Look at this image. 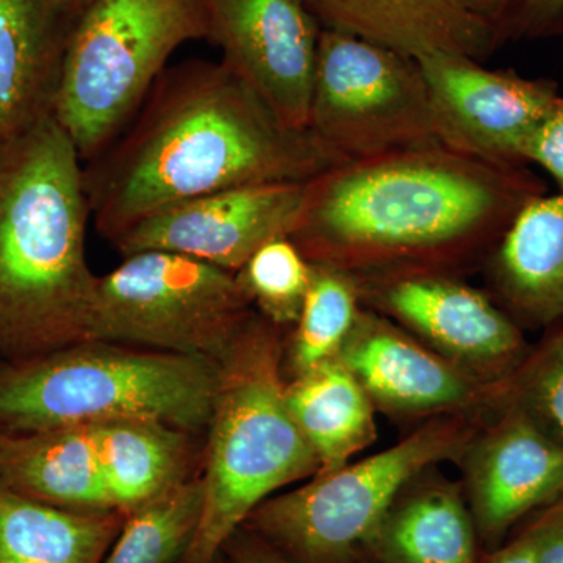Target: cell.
I'll return each mask as SVG.
<instances>
[{"instance_id":"obj_1","label":"cell","mask_w":563,"mask_h":563,"mask_svg":"<svg viewBox=\"0 0 563 563\" xmlns=\"http://www.w3.org/2000/svg\"><path fill=\"white\" fill-rule=\"evenodd\" d=\"M342 163L290 128L224 62L166 68L131 124L85 163L96 231L113 243L144 218L210 192L309 181Z\"/></svg>"},{"instance_id":"obj_2","label":"cell","mask_w":563,"mask_h":563,"mask_svg":"<svg viewBox=\"0 0 563 563\" xmlns=\"http://www.w3.org/2000/svg\"><path fill=\"white\" fill-rule=\"evenodd\" d=\"M544 195L526 166L476 161L443 146L336 163L306 181L291 240L312 263L426 269L493 247L526 203Z\"/></svg>"},{"instance_id":"obj_3","label":"cell","mask_w":563,"mask_h":563,"mask_svg":"<svg viewBox=\"0 0 563 563\" xmlns=\"http://www.w3.org/2000/svg\"><path fill=\"white\" fill-rule=\"evenodd\" d=\"M84 162L54 111L0 152V354L10 363L90 342Z\"/></svg>"},{"instance_id":"obj_4","label":"cell","mask_w":563,"mask_h":563,"mask_svg":"<svg viewBox=\"0 0 563 563\" xmlns=\"http://www.w3.org/2000/svg\"><path fill=\"white\" fill-rule=\"evenodd\" d=\"M252 317L224 355L209 421L201 521L180 563H211L274 492L320 472L292 420L273 322Z\"/></svg>"},{"instance_id":"obj_5","label":"cell","mask_w":563,"mask_h":563,"mask_svg":"<svg viewBox=\"0 0 563 563\" xmlns=\"http://www.w3.org/2000/svg\"><path fill=\"white\" fill-rule=\"evenodd\" d=\"M220 365L174 352L84 342L0 368V433L113 420H154L190 432L209 426Z\"/></svg>"},{"instance_id":"obj_6","label":"cell","mask_w":563,"mask_h":563,"mask_svg":"<svg viewBox=\"0 0 563 563\" xmlns=\"http://www.w3.org/2000/svg\"><path fill=\"white\" fill-rule=\"evenodd\" d=\"M202 0H91L73 21L54 99L88 163L131 124L181 44L207 40Z\"/></svg>"},{"instance_id":"obj_7","label":"cell","mask_w":563,"mask_h":563,"mask_svg":"<svg viewBox=\"0 0 563 563\" xmlns=\"http://www.w3.org/2000/svg\"><path fill=\"white\" fill-rule=\"evenodd\" d=\"M466 437L459 422H433L383 453L266 499L243 528L296 563H354L413 477L461 451Z\"/></svg>"},{"instance_id":"obj_8","label":"cell","mask_w":563,"mask_h":563,"mask_svg":"<svg viewBox=\"0 0 563 563\" xmlns=\"http://www.w3.org/2000/svg\"><path fill=\"white\" fill-rule=\"evenodd\" d=\"M236 274L166 251L124 255L96 282L90 342L220 363L252 317Z\"/></svg>"},{"instance_id":"obj_9","label":"cell","mask_w":563,"mask_h":563,"mask_svg":"<svg viewBox=\"0 0 563 563\" xmlns=\"http://www.w3.org/2000/svg\"><path fill=\"white\" fill-rule=\"evenodd\" d=\"M309 131L340 162L440 143L417 58L322 29Z\"/></svg>"},{"instance_id":"obj_10","label":"cell","mask_w":563,"mask_h":563,"mask_svg":"<svg viewBox=\"0 0 563 563\" xmlns=\"http://www.w3.org/2000/svg\"><path fill=\"white\" fill-rule=\"evenodd\" d=\"M420 63L443 146L499 166H526L533 132L559 96L554 81L488 69L476 58L435 52Z\"/></svg>"},{"instance_id":"obj_11","label":"cell","mask_w":563,"mask_h":563,"mask_svg":"<svg viewBox=\"0 0 563 563\" xmlns=\"http://www.w3.org/2000/svg\"><path fill=\"white\" fill-rule=\"evenodd\" d=\"M306 181H273L210 192L157 211L113 242L124 255L166 251L236 273L263 244L291 236Z\"/></svg>"},{"instance_id":"obj_12","label":"cell","mask_w":563,"mask_h":563,"mask_svg":"<svg viewBox=\"0 0 563 563\" xmlns=\"http://www.w3.org/2000/svg\"><path fill=\"white\" fill-rule=\"evenodd\" d=\"M207 40L285 124L309 131L322 27L303 0H202Z\"/></svg>"},{"instance_id":"obj_13","label":"cell","mask_w":563,"mask_h":563,"mask_svg":"<svg viewBox=\"0 0 563 563\" xmlns=\"http://www.w3.org/2000/svg\"><path fill=\"white\" fill-rule=\"evenodd\" d=\"M380 309L451 357L479 365H509L523 339L517 324L483 291L435 272L410 269L373 282Z\"/></svg>"},{"instance_id":"obj_14","label":"cell","mask_w":563,"mask_h":563,"mask_svg":"<svg viewBox=\"0 0 563 563\" xmlns=\"http://www.w3.org/2000/svg\"><path fill=\"white\" fill-rule=\"evenodd\" d=\"M563 496V446L518 410L481 442L470 470V512L485 554L526 515Z\"/></svg>"},{"instance_id":"obj_15","label":"cell","mask_w":563,"mask_h":563,"mask_svg":"<svg viewBox=\"0 0 563 563\" xmlns=\"http://www.w3.org/2000/svg\"><path fill=\"white\" fill-rule=\"evenodd\" d=\"M325 31L346 33L409 57L435 52L483 60L503 46L498 32L453 0H303Z\"/></svg>"},{"instance_id":"obj_16","label":"cell","mask_w":563,"mask_h":563,"mask_svg":"<svg viewBox=\"0 0 563 563\" xmlns=\"http://www.w3.org/2000/svg\"><path fill=\"white\" fill-rule=\"evenodd\" d=\"M336 357L369 398L391 409H446L473 395L457 368L374 314L358 313Z\"/></svg>"},{"instance_id":"obj_17","label":"cell","mask_w":563,"mask_h":563,"mask_svg":"<svg viewBox=\"0 0 563 563\" xmlns=\"http://www.w3.org/2000/svg\"><path fill=\"white\" fill-rule=\"evenodd\" d=\"M70 24L47 0H0V152L54 111Z\"/></svg>"},{"instance_id":"obj_18","label":"cell","mask_w":563,"mask_h":563,"mask_svg":"<svg viewBox=\"0 0 563 563\" xmlns=\"http://www.w3.org/2000/svg\"><path fill=\"white\" fill-rule=\"evenodd\" d=\"M492 279L523 320L542 325L563 320V192L526 203L496 243Z\"/></svg>"},{"instance_id":"obj_19","label":"cell","mask_w":563,"mask_h":563,"mask_svg":"<svg viewBox=\"0 0 563 563\" xmlns=\"http://www.w3.org/2000/svg\"><path fill=\"white\" fill-rule=\"evenodd\" d=\"M0 484L74 512H117L90 426L9 435Z\"/></svg>"},{"instance_id":"obj_20","label":"cell","mask_w":563,"mask_h":563,"mask_svg":"<svg viewBox=\"0 0 563 563\" xmlns=\"http://www.w3.org/2000/svg\"><path fill=\"white\" fill-rule=\"evenodd\" d=\"M481 542L468 506L448 484L401 493L354 563H479Z\"/></svg>"},{"instance_id":"obj_21","label":"cell","mask_w":563,"mask_h":563,"mask_svg":"<svg viewBox=\"0 0 563 563\" xmlns=\"http://www.w3.org/2000/svg\"><path fill=\"white\" fill-rule=\"evenodd\" d=\"M124 518L60 509L0 484V563H103Z\"/></svg>"},{"instance_id":"obj_22","label":"cell","mask_w":563,"mask_h":563,"mask_svg":"<svg viewBox=\"0 0 563 563\" xmlns=\"http://www.w3.org/2000/svg\"><path fill=\"white\" fill-rule=\"evenodd\" d=\"M287 404L320 462L317 474L342 468L376 440L369 395L339 357L298 374L287 384Z\"/></svg>"},{"instance_id":"obj_23","label":"cell","mask_w":563,"mask_h":563,"mask_svg":"<svg viewBox=\"0 0 563 563\" xmlns=\"http://www.w3.org/2000/svg\"><path fill=\"white\" fill-rule=\"evenodd\" d=\"M90 426L114 510L129 515L184 483L187 432L154 420Z\"/></svg>"},{"instance_id":"obj_24","label":"cell","mask_w":563,"mask_h":563,"mask_svg":"<svg viewBox=\"0 0 563 563\" xmlns=\"http://www.w3.org/2000/svg\"><path fill=\"white\" fill-rule=\"evenodd\" d=\"M202 479H185L125 515L103 563H180L198 531Z\"/></svg>"},{"instance_id":"obj_25","label":"cell","mask_w":563,"mask_h":563,"mask_svg":"<svg viewBox=\"0 0 563 563\" xmlns=\"http://www.w3.org/2000/svg\"><path fill=\"white\" fill-rule=\"evenodd\" d=\"M358 298V284L351 274L313 263L312 284L292 335L296 376L339 355L361 313Z\"/></svg>"},{"instance_id":"obj_26","label":"cell","mask_w":563,"mask_h":563,"mask_svg":"<svg viewBox=\"0 0 563 563\" xmlns=\"http://www.w3.org/2000/svg\"><path fill=\"white\" fill-rule=\"evenodd\" d=\"M236 279L273 324H295L313 277V263L291 236L263 244L239 269Z\"/></svg>"},{"instance_id":"obj_27","label":"cell","mask_w":563,"mask_h":563,"mask_svg":"<svg viewBox=\"0 0 563 563\" xmlns=\"http://www.w3.org/2000/svg\"><path fill=\"white\" fill-rule=\"evenodd\" d=\"M514 409L563 446V331L526 366Z\"/></svg>"},{"instance_id":"obj_28","label":"cell","mask_w":563,"mask_h":563,"mask_svg":"<svg viewBox=\"0 0 563 563\" xmlns=\"http://www.w3.org/2000/svg\"><path fill=\"white\" fill-rule=\"evenodd\" d=\"M496 29L503 44L563 38V0H515Z\"/></svg>"},{"instance_id":"obj_29","label":"cell","mask_w":563,"mask_h":563,"mask_svg":"<svg viewBox=\"0 0 563 563\" xmlns=\"http://www.w3.org/2000/svg\"><path fill=\"white\" fill-rule=\"evenodd\" d=\"M526 165H537L563 192V96L551 106L525 152Z\"/></svg>"},{"instance_id":"obj_30","label":"cell","mask_w":563,"mask_h":563,"mask_svg":"<svg viewBox=\"0 0 563 563\" xmlns=\"http://www.w3.org/2000/svg\"><path fill=\"white\" fill-rule=\"evenodd\" d=\"M528 526L536 544V563H563V496Z\"/></svg>"},{"instance_id":"obj_31","label":"cell","mask_w":563,"mask_h":563,"mask_svg":"<svg viewBox=\"0 0 563 563\" xmlns=\"http://www.w3.org/2000/svg\"><path fill=\"white\" fill-rule=\"evenodd\" d=\"M221 554L228 563H296L246 528L233 533L222 547Z\"/></svg>"},{"instance_id":"obj_32","label":"cell","mask_w":563,"mask_h":563,"mask_svg":"<svg viewBox=\"0 0 563 563\" xmlns=\"http://www.w3.org/2000/svg\"><path fill=\"white\" fill-rule=\"evenodd\" d=\"M479 563H536V544L529 526L515 539L485 554Z\"/></svg>"},{"instance_id":"obj_33","label":"cell","mask_w":563,"mask_h":563,"mask_svg":"<svg viewBox=\"0 0 563 563\" xmlns=\"http://www.w3.org/2000/svg\"><path fill=\"white\" fill-rule=\"evenodd\" d=\"M453 2L466 13L472 14L477 20L488 22L496 29L515 0H453ZM496 32H498V29H496Z\"/></svg>"},{"instance_id":"obj_34","label":"cell","mask_w":563,"mask_h":563,"mask_svg":"<svg viewBox=\"0 0 563 563\" xmlns=\"http://www.w3.org/2000/svg\"><path fill=\"white\" fill-rule=\"evenodd\" d=\"M47 2L66 21L73 22L91 0H47Z\"/></svg>"},{"instance_id":"obj_35","label":"cell","mask_w":563,"mask_h":563,"mask_svg":"<svg viewBox=\"0 0 563 563\" xmlns=\"http://www.w3.org/2000/svg\"><path fill=\"white\" fill-rule=\"evenodd\" d=\"M7 440H9V435L0 433V461H2L3 453H5Z\"/></svg>"},{"instance_id":"obj_36","label":"cell","mask_w":563,"mask_h":563,"mask_svg":"<svg viewBox=\"0 0 563 563\" xmlns=\"http://www.w3.org/2000/svg\"><path fill=\"white\" fill-rule=\"evenodd\" d=\"M211 563H228V562H225L224 555L218 554L217 558H214V561Z\"/></svg>"}]
</instances>
